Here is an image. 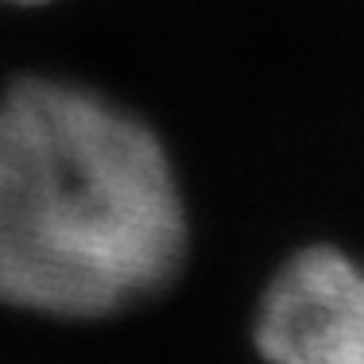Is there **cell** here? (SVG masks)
I'll return each instance as SVG.
<instances>
[{
    "instance_id": "cell-1",
    "label": "cell",
    "mask_w": 364,
    "mask_h": 364,
    "mask_svg": "<svg viewBox=\"0 0 364 364\" xmlns=\"http://www.w3.org/2000/svg\"><path fill=\"white\" fill-rule=\"evenodd\" d=\"M186 205L159 136L55 77L0 93V306L109 318L182 272Z\"/></svg>"
},
{
    "instance_id": "cell-2",
    "label": "cell",
    "mask_w": 364,
    "mask_h": 364,
    "mask_svg": "<svg viewBox=\"0 0 364 364\" xmlns=\"http://www.w3.org/2000/svg\"><path fill=\"white\" fill-rule=\"evenodd\" d=\"M267 364H364V267L337 248H302L256 314Z\"/></svg>"
},
{
    "instance_id": "cell-3",
    "label": "cell",
    "mask_w": 364,
    "mask_h": 364,
    "mask_svg": "<svg viewBox=\"0 0 364 364\" xmlns=\"http://www.w3.org/2000/svg\"><path fill=\"white\" fill-rule=\"evenodd\" d=\"M23 4H39V0H23Z\"/></svg>"
}]
</instances>
